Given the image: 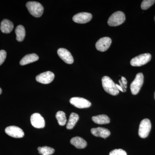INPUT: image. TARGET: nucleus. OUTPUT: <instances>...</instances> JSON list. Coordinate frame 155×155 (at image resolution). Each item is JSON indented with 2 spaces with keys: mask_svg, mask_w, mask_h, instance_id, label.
<instances>
[{
  "mask_svg": "<svg viewBox=\"0 0 155 155\" xmlns=\"http://www.w3.org/2000/svg\"><path fill=\"white\" fill-rule=\"evenodd\" d=\"M14 27L13 22L8 19H5L1 22L0 28L3 33L8 34L12 31Z\"/></svg>",
  "mask_w": 155,
  "mask_h": 155,
  "instance_id": "obj_15",
  "label": "nucleus"
},
{
  "mask_svg": "<svg viewBox=\"0 0 155 155\" xmlns=\"http://www.w3.org/2000/svg\"><path fill=\"white\" fill-rule=\"evenodd\" d=\"M7 57V52L5 50L0 51V66L2 65L5 60Z\"/></svg>",
  "mask_w": 155,
  "mask_h": 155,
  "instance_id": "obj_25",
  "label": "nucleus"
},
{
  "mask_svg": "<svg viewBox=\"0 0 155 155\" xmlns=\"http://www.w3.org/2000/svg\"><path fill=\"white\" fill-rule=\"evenodd\" d=\"M58 54L60 58L65 63L71 64L74 62V59L71 53L66 49L61 48L58 51Z\"/></svg>",
  "mask_w": 155,
  "mask_h": 155,
  "instance_id": "obj_13",
  "label": "nucleus"
},
{
  "mask_svg": "<svg viewBox=\"0 0 155 155\" xmlns=\"http://www.w3.org/2000/svg\"><path fill=\"white\" fill-rule=\"evenodd\" d=\"M38 150V153L42 155H52L55 152L54 149L47 146L39 147Z\"/></svg>",
  "mask_w": 155,
  "mask_h": 155,
  "instance_id": "obj_22",
  "label": "nucleus"
},
{
  "mask_svg": "<svg viewBox=\"0 0 155 155\" xmlns=\"http://www.w3.org/2000/svg\"><path fill=\"white\" fill-rule=\"evenodd\" d=\"M54 74L52 72L48 71L41 73L37 75L36 77V80L40 83L48 84L51 83L54 80Z\"/></svg>",
  "mask_w": 155,
  "mask_h": 155,
  "instance_id": "obj_11",
  "label": "nucleus"
},
{
  "mask_svg": "<svg viewBox=\"0 0 155 155\" xmlns=\"http://www.w3.org/2000/svg\"><path fill=\"white\" fill-rule=\"evenodd\" d=\"M31 123L34 127L37 128H43L45 127V119L39 114L35 113L31 115Z\"/></svg>",
  "mask_w": 155,
  "mask_h": 155,
  "instance_id": "obj_10",
  "label": "nucleus"
},
{
  "mask_svg": "<svg viewBox=\"0 0 155 155\" xmlns=\"http://www.w3.org/2000/svg\"><path fill=\"white\" fill-rule=\"evenodd\" d=\"M112 43V40L110 38H101L96 43V48L98 51L101 52L105 51L109 48Z\"/></svg>",
  "mask_w": 155,
  "mask_h": 155,
  "instance_id": "obj_9",
  "label": "nucleus"
},
{
  "mask_svg": "<svg viewBox=\"0 0 155 155\" xmlns=\"http://www.w3.org/2000/svg\"><path fill=\"white\" fill-rule=\"evenodd\" d=\"M5 131L8 135L14 138H22L24 132L21 128L16 126H10L6 127Z\"/></svg>",
  "mask_w": 155,
  "mask_h": 155,
  "instance_id": "obj_8",
  "label": "nucleus"
},
{
  "mask_svg": "<svg viewBox=\"0 0 155 155\" xmlns=\"http://www.w3.org/2000/svg\"><path fill=\"white\" fill-rule=\"evenodd\" d=\"M70 143L78 149H84L86 147L87 143L80 137H75L71 139Z\"/></svg>",
  "mask_w": 155,
  "mask_h": 155,
  "instance_id": "obj_16",
  "label": "nucleus"
},
{
  "mask_svg": "<svg viewBox=\"0 0 155 155\" xmlns=\"http://www.w3.org/2000/svg\"><path fill=\"white\" fill-rule=\"evenodd\" d=\"M155 2L154 0H144L141 3V9L143 10H147L151 7Z\"/></svg>",
  "mask_w": 155,
  "mask_h": 155,
  "instance_id": "obj_23",
  "label": "nucleus"
},
{
  "mask_svg": "<svg viewBox=\"0 0 155 155\" xmlns=\"http://www.w3.org/2000/svg\"><path fill=\"white\" fill-rule=\"evenodd\" d=\"M56 118L58 120V124L61 126H64L67 123V119L66 114L63 111H59L57 112Z\"/></svg>",
  "mask_w": 155,
  "mask_h": 155,
  "instance_id": "obj_21",
  "label": "nucleus"
},
{
  "mask_svg": "<svg viewBox=\"0 0 155 155\" xmlns=\"http://www.w3.org/2000/svg\"><path fill=\"white\" fill-rule=\"evenodd\" d=\"M119 84H120V86L122 87V89H123V91H124V92H125L126 91V89L125 88V86L123 85V84H122V81H121V80H119Z\"/></svg>",
  "mask_w": 155,
  "mask_h": 155,
  "instance_id": "obj_27",
  "label": "nucleus"
},
{
  "mask_svg": "<svg viewBox=\"0 0 155 155\" xmlns=\"http://www.w3.org/2000/svg\"><path fill=\"white\" fill-rule=\"evenodd\" d=\"M102 83L104 90L109 94L113 96L117 95L119 91L116 87V84L110 78L105 76L102 78Z\"/></svg>",
  "mask_w": 155,
  "mask_h": 155,
  "instance_id": "obj_1",
  "label": "nucleus"
},
{
  "mask_svg": "<svg viewBox=\"0 0 155 155\" xmlns=\"http://www.w3.org/2000/svg\"><path fill=\"white\" fill-rule=\"evenodd\" d=\"M125 20V14L122 11L115 12L108 20V25L110 26H117L121 25Z\"/></svg>",
  "mask_w": 155,
  "mask_h": 155,
  "instance_id": "obj_3",
  "label": "nucleus"
},
{
  "mask_svg": "<svg viewBox=\"0 0 155 155\" xmlns=\"http://www.w3.org/2000/svg\"><path fill=\"white\" fill-rule=\"evenodd\" d=\"M109 155H127L125 150L121 149L113 150L110 153Z\"/></svg>",
  "mask_w": 155,
  "mask_h": 155,
  "instance_id": "obj_24",
  "label": "nucleus"
},
{
  "mask_svg": "<svg viewBox=\"0 0 155 155\" xmlns=\"http://www.w3.org/2000/svg\"><path fill=\"white\" fill-rule=\"evenodd\" d=\"M92 120L96 124L103 125L110 123V120L107 116L106 115H100L92 117Z\"/></svg>",
  "mask_w": 155,
  "mask_h": 155,
  "instance_id": "obj_18",
  "label": "nucleus"
},
{
  "mask_svg": "<svg viewBox=\"0 0 155 155\" xmlns=\"http://www.w3.org/2000/svg\"><path fill=\"white\" fill-rule=\"evenodd\" d=\"M79 116L75 113H72L70 114L68 122H67V128L70 130L74 127L79 119Z\"/></svg>",
  "mask_w": 155,
  "mask_h": 155,
  "instance_id": "obj_19",
  "label": "nucleus"
},
{
  "mask_svg": "<svg viewBox=\"0 0 155 155\" xmlns=\"http://www.w3.org/2000/svg\"><path fill=\"white\" fill-rule=\"evenodd\" d=\"M116 87H117V88L118 89V90H119V91H122V92H124V91H123V89H122V87H121L120 85L118 84H116Z\"/></svg>",
  "mask_w": 155,
  "mask_h": 155,
  "instance_id": "obj_28",
  "label": "nucleus"
},
{
  "mask_svg": "<svg viewBox=\"0 0 155 155\" xmlns=\"http://www.w3.org/2000/svg\"><path fill=\"white\" fill-rule=\"evenodd\" d=\"M69 101L72 105L79 109L88 108L91 106V103L88 100L79 97L71 98Z\"/></svg>",
  "mask_w": 155,
  "mask_h": 155,
  "instance_id": "obj_7",
  "label": "nucleus"
},
{
  "mask_svg": "<svg viewBox=\"0 0 155 155\" xmlns=\"http://www.w3.org/2000/svg\"><path fill=\"white\" fill-rule=\"evenodd\" d=\"M2 89L0 87V94H2Z\"/></svg>",
  "mask_w": 155,
  "mask_h": 155,
  "instance_id": "obj_29",
  "label": "nucleus"
},
{
  "mask_svg": "<svg viewBox=\"0 0 155 155\" xmlns=\"http://www.w3.org/2000/svg\"><path fill=\"white\" fill-rule=\"evenodd\" d=\"M26 6L30 14L33 17H40L43 14V7L38 2H28L26 3Z\"/></svg>",
  "mask_w": 155,
  "mask_h": 155,
  "instance_id": "obj_2",
  "label": "nucleus"
},
{
  "mask_svg": "<svg viewBox=\"0 0 155 155\" xmlns=\"http://www.w3.org/2000/svg\"><path fill=\"white\" fill-rule=\"evenodd\" d=\"M154 98L155 99V94H154Z\"/></svg>",
  "mask_w": 155,
  "mask_h": 155,
  "instance_id": "obj_30",
  "label": "nucleus"
},
{
  "mask_svg": "<svg viewBox=\"0 0 155 155\" xmlns=\"http://www.w3.org/2000/svg\"><path fill=\"white\" fill-rule=\"evenodd\" d=\"M121 81L122 84H123L124 86H125V88H127V81L126 80V78H125V77H123V76H122L121 77Z\"/></svg>",
  "mask_w": 155,
  "mask_h": 155,
  "instance_id": "obj_26",
  "label": "nucleus"
},
{
  "mask_svg": "<svg viewBox=\"0 0 155 155\" xmlns=\"http://www.w3.org/2000/svg\"><path fill=\"white\" fill-rule=\"evenodd\" d=\"M92 18V15L90 13L82 12L78 13L72 18L73 21L79 24H84L89 22Z\"/></svg>",
  "mask_w": 155,
  "mask_h": 155,
  "instance_id": "obj_12",
  "label": "nucleus"
},
{
  "mask_svg": "<svg viewBox=\"0 0 155 155\" xmlns=\"http://www.w3.org/2000/svg\"><path fill=\"white\" fill-rule=\"evenodd\" d=\"M38 56L35 54H29L24 56L20 61L21 66H24L38 61Z\"/></svg>",
  "mask_w": 155,
  "mask_h": 155,
  "instance_id": "obj_17",
  "label": "nucleus"
},
{
  "mask_svg": "<svg viewBox=\"0 0 155 155\" xmlns=\"http://www.w3.org/2000/svg\"><path fill=\"white\" fill-rule=\"evenodd\" d=\"M91 132L94 136L102 137L105 139L110 135V130L104 127H98L92 128Z\"/></svg>",
  "mask_w": 155,
  "mask_h": 155,
  "instance_id": "obj_14",
  "label": "nucleus"
},
{
  "mask_svg": "<svg viewBox=\"0 0 155 155\" xmlns=\"http://www.w3.org/2000/svg\"><path fill=\"white\" fill-rule=\"evenodd\" d=\"M151 129V123L149 119H145L140 122L139 128V136L142 138H146Z\"/></svg>",
  "mask_w": 155,
  "mask_h": 155,
  "instance_id": "obj_6",
  "label": "nucleus"
},
{
  "mask_svg": "<svg viewBox=\"0 0 155 155\" xmlns=\"http://www.w3.org/2000/svg\"><path fill=\"white\" fill-rule=\"evenodd\" d=\"M151 58V55L149 53L142 54L133 58L130 61V65L133 67H141L150 62Z\"/></svg>",
  "mask_w": 155,
  "mask_h": 155,
  "instance_id": "obj_4",
  "label": "nucleus"
},
{
  "mask_svg": "<svg viewBox=\"0 0 155 155\" xmlns=\"http://www.w3.org/2000/svg\"><path fill=\"white\" fill-rule=\"evenodd\" d=\"M143 80L144 77L142 73L137 74L135 79L130 84V91L132 94L136 95L138 93L143 84Z\"/></svg>",
  "mask_w": 155,
  "mask_h": 155,
  "instance_id": "obj_5",
  "label": "nucleus"
},
{
  "mask_svg": "<svg viewBox=\"0 0 155 155\" xmlns=\"http://www.w3.org/2000/svg\"><path fill=\"white\" fill-rule=\"evenodd\" d=\"M15 33L16 34V39L17 41H23L25 36V31L24 26L22 25L17 26L15 29Z\"/></svg>",
  "mask_w": 155,
  "mask_h": 155,
  "instance_id": "obj_20",
  "label": "nucleus"
}]
</instances>
